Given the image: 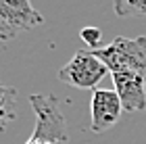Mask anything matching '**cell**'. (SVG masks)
Listing matches in <instances>:
<instances>
[{
  "label": "cell",
  "instance_id": "2",
  "mask_svg": "<svg viewBox=\"0 0 146 144\" xmlns=\"http://www.w3.org/2000/svg\"><path fill=\"white\" fill-rule=\"evenodd\" d=\"M29 104L36 113V125L29 140L36 142H52V144H65L69 140L67 121L63 117L61 102L52 94H31Z\"/></svg>",
  "mask_w": 146,
  "mask_h": 144
},
{
  "label": "cell",
  "instance_id": "8",
  "mask_svg": "<svg viewBox=\"0 0 146 144\" xmlns=\"http://www.w3.org/2000/svg\"><path fill=\"white\" fill-rule=\"evenodd\" d=\"M113 9L117 17H146V0H115Z\"/></svg>",
  "mask_w": 146,
  "mask_h": 144
},
{
  "label": "cell",
  "instance_id": "7",
  "mask_svg": "<svg viewBox=\"0 0 146 144\" xmlns=\"http://www.w3.org/2000/svg\"><path fill=\"white\" fill-rule=\"evenodd\" d=\"M17 119V90L0 82V132H6L11 121Z\"/></svg>",
  "mask_w": 146,
  "mask_h": 144
},
{
  "label": "cell",
  "instance_id": "10",
  "mask_svg": "<svg viewBox=\"0 0 146 144\" xmlns=\"http://www.w3.org/2000/svg\"><path fill=\"white\" fill-rule=\"evenodd\" d=\"M25 144H52V142H36V140H27Z\"/></svg>",
  "mask_w": 146,
  "mask_h": 144
},
{
  "label": "cell",
  "instance_id": "9",
  "mask_svg": "<svg viewBox=\"0 0 146 144\" xmlns=\"http://www.w3.org/2000/svg\"><path fill=\"white\" fill-rule=\"evenodd\" d=\"M79 38H82V42H84L90 50L102 48V46H100V42H102V31L98 29V27H94V25L82 27V31H79Z\"/></svg>",
  "mask_w": 146,
  "mask_h": 144
},
{
  "label": "cell",
  "instance_id": "5",
  "mask_svg": "<svg viewBox=\"0 0 146 144\" xmlns=\"http://www.w3.org/2000/svg\"><path fill=\"white\" fill-rule=\"evenodd\" d=\"M121 113H123V104L115 90L96 88L92 92V102H90V115H92L90 129L92 132L100 134V132L111 129L115 123H119Z\"/></svg>",
  "mask_w": 146,
  "mask_h": 144
},
{
  "label": "cell",
  "instance_id": "6",
  "mask_svg": "<svg viewBox=\"0 0 146 144\" xmlns=\"http://www.w3.org/2000/svg\"><path fill=\"white\" fill-rule=\"evenodd\" d=\"M113 86L123 104V111H146V80L136 73H115Z\"/></svg>",
  "mask_w": 146,
  "mask_h": 144
},
{
  "label": "cell",
  "instance_id": "4",
  "mask_svg": "<svg viewBox=\"0 0 146 144\" xmlns=\"http://www.w3.org/2000/svg\"><path fill=\"white\" fill-rule=\"evenodd\" d=\"M42 23L44 17L29 0H0V42H11Z\"/></svg>",
  "mask_w": 146,
  "mask_h": 144
},
{
  "label": "cell",
  "instance_id": "1",
  "mask_svg": "<svg viewBox=\"0 0 146 144\" xmlns=\"http://www.w3.org/2000/svg\"><path fill=\"white\" fill-rule=\"evenodd\" d=\"M104 63L111 75L136 73L146 80V36L123 38L117 36L109 46L92 50Z\"/></svg>",
  "mask_w": 146,
  "mask_h": 144
},
{
  "label": "cell",
  "instance_id": "3",
  "mask_svg": "<svg viewBox=\"0 0 146 144\" xmlns=\"http://www.w3.org/2000/svg\"><path fill=\"white\" fill-rule=\"evenodd\" d=\"M109 73L104 63L92 50H77L58 71V80L79 90H96L102 77Z\"/></svg>",
  "mask_w": 146,
  "mask_h": 144
}]
</instances>
